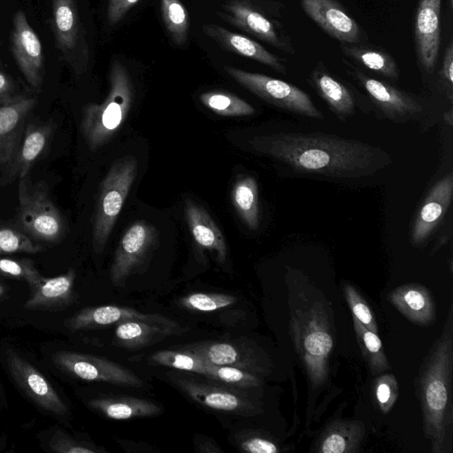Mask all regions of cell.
<instances>
[{
    "label": "cell",
    "instance_id": "1",
    "mask_svg": "<svg viewBox=\"0 0 453 453\" xmlns=\"http://www.w3.org/2000/svg\"><path fill=\"white\" fill-rule=\"evenodd\" d=\"M250 146L296 173L340 180L373 175L392 164L380 147L323 133H273L254 137Z\"/></svg>",
    "mask_w": 453,
    "mask_h": 453
},
{
    "label": "cell",
    "instance_id": "2",
    "mask_svg": "<svg viewBox=\"0 0 453 453\" xmlns=\"http://www.w3.org/2000/svg\"><path fill=\"white\" fill-rule=\"evenodd\" d=\"M289 333L308 380L309 391H319L329 380L334 347L330 302L301 271L287 266Z\"/></svg>",
    "mask_w": 453,
    "mask_h": 453
},
{
    "label": "cell",
    "instance_id": "3",
    "mask_svg": "<svg viewBox=\"0 0 453 453\" xmlns=\"http://www.w3.org/2000/svg\"><path fill=\"white\" fill-rule=\"evenodd\" d=\"M453 305L440 336L425 357L415 382L423 432L433 453H452Z\"/></svg>",
    "mask_w": 453,
    "mask_h": 453
},
{
    "label": "cell",
    "instance_id": "4",
    "mask_svg": "<svg viewBox=\"0 0 453 453\" xmlns=\"http://www.w3.org/2000/svg\"><path fill=\"white\" fill-rule=\"evenodd\" d=\"M134 87L123 64L115 59L110 71V90L100 104L84 107L81 130L90 150L106 144L119 131L132 106Z\"/></svg>",
    "mask_w": 453,
    "mask_h": 453
},
{
    "label": "cell",
    "instance_id": "5",
    "mask_svg": "<svg viewBox=\"0 0 453 453\" xmlns=\"http://www.w3.org/2000/svg\"><path fill=\"white\" fill-rule=\"evenodd\" d=\"M138 170L135 157L127 155L116 159L104 178L94 215L92 244L95 253H101L110 237Z\"/></svg>",
    "mask_w": 453,
    "mask_h": 453
},
{
    "label": "cell",
    "instance_id": "6",
    "mask_svg": "<svg viewBox=\"0 0 453 453\" xmlns=\"http://www.w3.org/2000/svg\"><path fill=\"white\" fill-rule=\"evenodd\" d=\"M18 226L35 241L58 242L67 232L62 213L50 199L47 187L32 184L28 175L19 179Z\"/></svg>",
    "mask_w": 453,
    "mask_h": 453
},
{
    "label": "cell",
    "instance_id": "7",
    "mask_svg": "<svg viewBox=\"0 0 453 453\" xmlns=\"http://www.w3.org/2000/svg\"><path fill=\"white\" fill-rule=\"evenodd\" d=\"M225 71L241 86L275 107L307 118L324 119L309 95L293 84L228 65Z\"/></svg>",
    "mask_w": 453,
    "mask_h": 453
},
{
    "label": "cell",
    "instance_id": "8",
    "mask_svg": "<svg viewBox=\"0 0 453 453\" xmlns=\"http://www.w3.org/2000/svg\"><path fill=\"white\" fill-rule=\"evenodd\" d=\"M216 15L226 23L280 50L295 51L282 27L261 0H227Z\"/></svg>",
    "mask_w": 453,
    "mask_h": 453
},
{
    "label": "cell",
    "instance_id": "9",
    "mask_svg": "<svg viewBox=\"0 0 453 453\" xmlns=\"http://www.w3.org/2000/svg\"><path fill=\"white\" fill-rule=\"evenodd\" d=\"M157 242L156 228L145 220L132 223L115 251L110 270L111 283L119 287L132 274L140 272Z\"/></svg>",
    "mask_w": 453,
    "mask_h": 453
},
{
    "label": "cell",
    "instance_id": "10",
    "mask_svg": "<svg viewBox=\"0 0 453 453\" xmlns=\"http://www.w3.org/2000/svg\"><path fill=\"white\" fill-rule=\"evenodd\" d=\"M52 362L66 373L84 380L133 388L144 385L131 370L105 358L60 350L52 355Z\"/></svg>",
    "mask_w": 453,
    "mask_h": 453
},
{
    "label": "cell",
    "instance_id": "11",
    "mask_svg": "<svg viewBox=\"0 0 453 453\" xmlns=\"http://www.w3.org/2000/svg\"><path fill=\"white\" fill-rule=\"evenodd\" d=\"M179 349L195 353L211 364L237 367L261 377L267 375L271 368L267 356L245 341L198 342Z\"/></svg>",
    "mask_w": 453,
    "mask_h": 453
},
{
    "label": "cell",
    "instance_id": "12",
    "mask_svg": "<svg viewBox=\"0 0 453 453\" xmlns=\"http://www.w3.org/2000/svg\"><path fill=\"white\" fill-rule=\"evenodd\" d=\"M173 380L189 398L206 408L245 417L262 411L260 403L250 398L242 390L184 378H174Z\"/></svg>",
    "mask_w": 453,
    "mask_h": 453
},
{
    "label": "cell",
    "instance_id": "13",
    "mask_svg": "<svg viewBox=\"0 0 453 453\" xmlns=\"http://www.w3.org/2000/svg\"><path fill=\"white\" fill-rule=\"evenodd\" d=\"M8 370L18 386L38 406L58 417L68 408L48 380L28 361L12 349L6 351Z\"/></svg>",
    "mask_w": 453,
    "mask_h": 453
},
{
    "label": "cell",
    "instance_id": "14",
    "mask_svg": "<svg viewBox=\"0 0 453 453\" xmlns=\"http://www.w3.org/2000/svg\"><path fill=\"white\" fill-rule=\"evenodd\" d=\"M12 24L11 44L15 61L27 81L37 88L42 82L44 71L41 41L24 12L18 11L14 14Z\"/></svg>",
    "mask_w": 453,
    "mask_h": 453
},
{
    "label": "cell",
    "instance_id": "15",
    "mask_svg": "<svg viewBox=\"0 0 453 453\" xmlns=\"http://www.w3.org/2000/svg\"><path fill=\"white\" fill-rule=\"evenodd\" d=\"M127 320H142L157 324L183 334L181 326L175 321L158 314L142 313L129 307L104 305L81 310L65 322V326L74 332L82 329L117 325Z\"/></svg>",
    "mask_w": 453,
    "mask_h": 453
},
{
    "label": "cell",
    "instance_id": "16",
    "mask_svg": "<svg viewBox=\"0 0 453 453\" xmlns=\"http://www.w3.org/2000/svg\"><path fill=\"white\" fill-rule=\"evenodd\" d=\"M356 77L375 105L393 122L403 123L422 113V104L406 92L360 72L356 73Z\"/></svg>",
    "mask_w": 453,
    "mask_h": 453
},
{
    "label": "cell",
    "instance_id": "17",
    "mask_svg": "<svg viewBox=\"0 0 453 453\" xmlns=\"http://www.w3.org/2000/svg\"><path fill=\"white\" fill-rule=\"evenodd\" d=\"M452 196L453 174L449 173L434 184L413 220L410 232L413 246H420L434 233L447 213Z\"/></svg>",
    "mask_w": 453,
    "mask_h": 453
},
{
    "label": "cell",
    "instance_id": "18",
    "mask_svg": "<svg viewBox=\"0 0 453 453\" xmlns=\"http://www.w3.org/2000/svg\"><path fill=\"white\" fill-rule=\"evenodd\" d=\"M35 104V98L25 96L0 104V165H12L24 135L25 121Z\"/></svg>",
    "mask_w": 453,
    "mask_h": 453
},
{
    "label": "cell",
    "instance_id": "19",
    "mask_svg": "<svg viewBox=\"0 0 453 453\" xmlns=\"http://www.w3.org/2000/svg\"><path fill=\"white\" fill-rule=\"evenodd\" d=\"M305 13L331 37L342 42H357L359 27L334 0H301Z\"/></svg>",
    "mask_w": 453,
    "mask_h": 453
},
{
    "label": "cell",
    "instance_id": "20",
    "mask_svg": "<svg viewBox=\"0 0 453 453\" xmlns=\"http://www.w3.org/2000/svg\"><path fill=\"white\" fill-rule=\"evenodd\" d=\"M441 0H420L415 20V42L418 59L427 72H433L440 48Z\"/></svg>",
    "mask_w": 453,
    "mask_h": 453
},
{
    "label": "cell",
    "instance_id": "21",
    "mask_svg": "<svg viewBox=\"0 0 453 453\" xmlns=\"http://www.w3.org/2000/svg\"><path fill=\"white\" fill-rule=\"evenodd\" d=\"M75 271L69 269L56 277H42L29 286L30 295L24 307L37 311H60L71 305L75 300Z\"/></svg>",
    "mask_w": 453,
    "mask_h": 453
},
{
    "label": "cell",
    "instance_id": "22",
    "mask_svg": "<svg viewBox=\"0 0 453 453\" xmlns=\"http://www.w3.org/2000/svg\"><path fill=\"white\" fill-rule=\"evenodd\" d=\"M202 29L224 50L251 58L280 73L286 74L287 69L282 60L256 41L217 24H204Z\"/></svg>",
    "mask_w": 453,
    "mask_h": 453
},
{
    "label": "cell",
    "instance_id": "23",
    "mask_svg": "<svg viewBox=\"0 0 453 453\" xmlns=\"http://www.w3.org/2000/svg\"><path fill=\"white\" fill-rule=\"evenodd\" d=\"M388 300L416 325L428 326L435 322L434 300L429 290L420 284L401 285L388 295Z\"/></svg>",
    "mask_w": 453,
    "mask_h": 453
},
{
    "label": "cell",
    "instance_id": "24",
    "mask_svg": "<svg viewBox=\"0 0 453 453\" xmlns=\"http://www.w3.org/2000/svg\"><path fill=\"white\" fill-rule=\"evenodd\" d=\"M365 435V425L358 420L335 419L316 440L311 452L357 453Z\"/></svg>",
    "mask_w": 453,
    "mask_h": 453
},
{
    "label": "cell",
    "instance_id": "25",
    "mask_svg": "<svg viewBox=\"0 0 453 453\" xmlns=\"http://www.w3.org/2000/svg\"><path fill=\"white\" fill-rule=\"evenodd\" d=\"M185 217L196 243L201 249L212 252L219 262L224 263L227 253L226 243L210 214L188 199L185 203Z\"/></svg>",
    "mask_w": 453,
    "mask_h": 453
},
{
    "label": "cell",
    "instance_id": "26",
    "mask_svg": "<svg viewBox=\"0 0 453 453\" xmlns=\"http://www.w3.org/2000/svg\"><path fill=\"white\" fill-rule=\"evenodd\" d=\"M310 83L340 120L346 121L354 114L355 101L349 90L330 75L322 64L311 72Z\"/></svg>",
    "mask_w": 453,
    "mask_h": 453
},
{
    "label": "cell",
    "instance_id": "27",
    "mask_svg": "<svg viewBox=\"0 0 453 453\" xmlns=\"http://www.w3.org/2000/svg\"><path fill=\"white\" fill-rule=\"evenodd\" d=\"M51 134L50 125L32 124L27 126L17 156L10 167V175L19 179L28 175L30 169L45 151Z\"/></svg>",
    "mask_w": 453,
    "mask_h": 453
},
{
    "label": "cell",
    "instance_id": "28",
    "mask_svg": "<svg viewBox=\"0 0 453 453\" xmlns=\"http://www.w3.org/2000/svg\"><path fill=\"white\" fill-rule=\"evenodd\" d=\"M88 406L105 417L125 420L151 417L161 413L162 409L155 403L130 396H104L88 401Z\"/></svg>",
    "mask_w": 453,
    "mask_h": 453
},
{
    "label": "cell",
    "instance_id": "29",
    "mask_svg": "<svg viewBox=\"0 0 453 453\" xmlns=\"http://www.w3.org/2000/svg\"><path fill=\"white\" fill-rule=\"evenodd\" d=\"M52 10L56 45L63 54L69 55L79 42L80 20L76 0H53Z\"/></svg>",
    "mask_w": 453,
    "mask_h": 453
},
{
    "label": "cell",
    "instance_id": "30",
    "mask_svg": "<svg viewBox=\"0 0 453 453\" xmlns=\"http://www.w3.org/2000/svg\"><path fill=\"white\" fill-rule=\"evenodd\" d=\"M115 326L117 343L130 349L147 347L168 335L179 334L172 328L142 320H127Z\"/></svg>",
    "mask_w": 453,
    "mask_h": 453
},
{
    "label": "cell",
    "instance_id": "31",
    "mask_svg": "<svg viewBox=\"0 0 453 453\" xmlns=\"http://www.w3.org/2000/svg\"><path fill=\"white\" fill-rule=\"evenodd\" d=\"M233 204L242 220L250 230L259 226V199L257 180L251 176L238 179L232 191Z\"/></svg>",
    "mask_w": 453,
    "mask_h": 453
},
{
    "label": "cell",
    "instance_id": "32",
    "mask_svg": "<svg viewBox=\"0 0 453 453\" xmlns=\"http://www.w3.org/2000/svg\"><path fill=\"white\" fill-rule=\"evenodd\" d=\"M352 319L357 341L370 372L375 376L390 370L391 366L377 333L366 328L356 318Z\"/></svg>",
    "mask_w": 453,
    "mask_h": 453
},
{
    "label": "cell",
    "instance_id": "33",
    "mask_svg": "<svg viewBox=\"0 0 453 453\" xmlns=\"http://www.w3.org/2000/svg\"><path fill=\"white\" fill-rule=\"evenodd\" d=\"M342 51L366 68L392 80L399 78L394 58L384 50L365 46H342Z\"/></svg>",
    "mask_w": 453,
    "mask_h": 453
},
{
    "label": "cell",
    "instance_id": "34",
    "mask_svg": "<svg viewBox=\"0 0 453 453\" xmlns=\"http://www.w3.org/2000/svg\"><path fill=\"white\" fill-rule=\"evenodd\" d=\"M199 100L208 109L221 116H250L255 112L248 102L226 91L204 92L199 96Z\"/></svg>",
    "mask_w": 453,
    "mask_h": 453
},
{
    "label": "cell",
    "instance_id": "35",
    "mask_svg": "<svg viewBox=\"0 0 453 453\" xmlns=\"http://www.w3.org/2000/svg\"><path fill=\"white\" fill-rule=\"evenodd\" d=\"M161 13L172 41L179 46L185 44L189 34V17L182 3L180 0H161Z\"/></svg>",
    "mask_w": 453,
    "mask_h": 453
},
{
    "label": "cell",
    "instance_id": "36",
    "mask_svg": "<svg viewBox=\"0 0 453 453\" xmlns=\"http://www.w3.org/2000/svg\"><path fill=\"white\" fill-rule=\"evenodd\" d=\"M152 364L206 375L205 360L190 351L158 350L150 356Z\"/></svg>",
    "mask_w": 453,
    "mask_h": 453
},
{
    "label": "cell",
    "instance_id": "37",
    "mask_svg": "<svg viewBox=\"0 0 453 453\" xmlns=\"http://www.w3.org/2000/svg\"><path fill=\"white\" fill-rule=\"evenodd\" d=\"M205 365L206 377L229 386L255 388L264 383L263 377L237 367L213 365L206 361Z\"/></svg>",
    "mask_w": 453,
    "mask_h": 453
},
{
    "label": "cell",
    "instance_id": "38",
    "mask_svg": "<svg viewBox=\"0 0 453 453\" xmlns=\"http://www.w3.org/2000/svg\"><path fill=\"white\" fill-rule=\"evenodd\" d=\"M42 247L19 229L0 226V254L40 252Z\"/></svg>",
    "mask_w": 453,
    "mask_h": 453
},
{
    "label": "cell",
    "instance_id": "39",
    "mask_svg": "<svg viewBox=\"0 0 453 453\" xmlns=\"http://www.w3.org/2000/svg\"><path fill=\"white\" fill-rule=\"evenodd\" d=\"M236 297L218 293H193L180 298V306L196 311L210 312L232 305Z\"/></svg>",
    "mask_w": 453,
    "mask_h": 453
},
{
    "label": "cell",
    "instance_id": "40",
    "mask_svg": "<svg viewBox=\"0 0 453 453\" xmlns=\"http://www.w3.org/2000/svg\"><path fill=\"white\" fill-rule=\"evenodd\" d=\"M51 451L57 453H102L105 449L94 443L79 441L73 438L65 431L57 428L50 435L48 442Z\"/></svg>",
    "mask_w": 453,
    "mask_h": 453
},
{
    "label": "cell",
    "instance_id": "41",
    "mask_svg": "<svg viewBox=\"0 0 453 453\" xmlns=\"http://www.w3.org/2000/svg\"><path fill=\"white\" fill-rule=\"evenodd\" d=\"M342 288L343 294L352 313V317L356 318L369 330L378 333L375 316L372 314L368 303L358 293L357 288L348 282H345Z\"/></svg>",
    "mask_w": 453,
    "mask_h": 453
},
{
    "label": "cell",
    "instance_id": "42",
    "mask_svg": "<svg viewBox=\"0 0 453 453\" xmlns=\"http://www.w3.org/2000/svg\"><path fill=\"white\" fill-rule=\"evenodd\" d=\"M373 393L381 412L388 413L398 397L397 380L392 373L379 374L373 383Z\"/></svg>",
    "mask_w": 453,
    "mask_h": 453
},
{
    "label": "cell",
    "instance_id": "43",
    "mask_svg": "<svg viewBox=\"0 0 453 453\" xmlns=\"http://www.w3.org/2000/svg\"><path fill=\"white\" fill-rule=\"evenodd\" d=\"M0 274L24 280L28 287L35 283L42 277L34 262L27 258L0 257Z\"/></svg>",
    "mask_w": 453,
    "mask_h": 453
},
{
    "label": "cell",
    "instance_id": "44",
    "mask_svg": "<svg viewBox=\"0 0 453 453\" xmlns=\"http://www.w3.org/2000/svg\"><path fill=\"white\" fill-rule=\"evenodd\" d=\"M238 447L249 453H279L284 451L271 436L261 432H245L236 437Z\"/></svg>",
    "mask_w": 453,
    "mask_h": 453
},
{
    "label": "cell",
    "instance_id": "45",
    "mask_svg": "<svg viewBox=\"0 0 453 453\" xmlns=\"http://www.w3.org/2000/svg\"><path fill=\"white\" fill-rule=\"evenodd\" d=\"M140 0H109L107 21L110 25L119 23Z\"/></svg>",
    "mask_w": 453,
    "mask_h": 453
},
{
    "label": "cell",
    "instance_id": "46",
    "mask_svg": "<svg viewBox=\"0 0 453 453\" xmlns=\"http://www.w3.org/2000/svg\"><path fill=\"white\" fill-rule=\"evenodd\" d=\"M441 75L449 87L453 84V45L449 43L443 58Z\"/></svg>",
    "mask_w": 453,
    "mask_h": 453
},
{
    "label": "cell",
    "instance_id": "47",
    "mask_svg": "<svg viewBox=\"0 0 453 453\" xmlns=\"http://www.w3.org/2000/svg\"><path fill=\"white\" fill-rule=\"evenodd\" d=\"M12 89L11 80L0 72V104L8 103L16 96L12 95Z\"/></svg>",
    "mask_w": 453,
    "mask_h": 453
},
{
    "label": "cell",
    "instance_id": "48",
    "mask_svg": "<svg viewBox=\"0 0 453 453\" xmlns=\"http://www.w3.org/2000/svg\"><path fill=\"white\" fill-rule=\"evenodd\" d=\"M196 445L197 448V451L202 452V453H203V452H206V453L222 452V449L215 443L214 441H212L209 438L203 437V436H202L201 439L196 440Z\"/></svg>",
    "mask_w": 453,
    "mask_h": 453
},
{
    "label": "cell",
    "instance_id": "49",
    "mask_svg": "<svg viewBox=\"0 0 453 453\" xmlns=\"http://www.w3.org/2000/svg\"><path fill=\"white\" fill-rule=\"evenodd\" d=\"M443 119L449 126L453 125V112L451 109L443 113Z\"/></svg>",
    "mask_w": 453,
    "mask_h": 453
},
{
    "label": "cell",
    "instance_id": "50",
    "mask_svg": "<svg viewBox=\"0 0 453 453\" xmlns=\"http://www.w3.org/2000/svg\"><path fill=\"white\" fill-rule=\"evenodd\" d=\"M4 291H5L4 287L0 282V297L4 295Z\"/></svg>",
    "mask_w": 453,
    "mask_h": 453
},
{
    "label": "cell",
    "instance_id": "51",
    "mask_svg": "<svg viewBox=\"0 0 453 453\" xmlns=\"http://www.w3.org/2000/svg\"><path fill=\"white\" fill-rule=\"evenodd\" d=\"M449 1H450V4H452V1H453V0H449Z\"/></svg>",
    "mask_w": 453,
    "mask_h": 453
}]
</instances>
